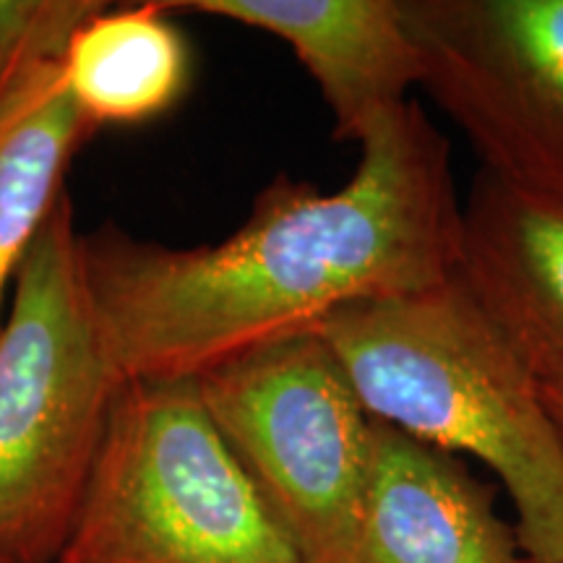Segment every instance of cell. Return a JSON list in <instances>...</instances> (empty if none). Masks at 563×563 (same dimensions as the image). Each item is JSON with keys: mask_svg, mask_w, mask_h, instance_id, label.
<instances>
[{"mask_svg": "<svg viewBox=\"0 0 563 563\" xmlns=\"http://www.w3.org/2000/svg\"><path fill=\"white\" fill-rule=\"evenodd\" d=\"M460 228L452 146L410 100L363 141L340 191L277 175L222 243L167 249L108 224L81 235V256L112 371L180 382L454 277Z\"/></svg>", "mask_w": 563, "mask_h": 563, "instance_id": "6da1fadb", "label": "cell"}, {"mask_svg": "<svg viewBox=\"0 0 563 563\" xmlns=\"http://www.w3.org/2000/svg\"><path fill=\"white\" fill-rule=\"evenodd\" d=\"M316 334L373 420L501 477L525 561L563 563V454L540 382L460 279L340 308Z\"/></svg>", "mask_w": 563, "mask_h": 563, "instance_id": "7a4b0ae2", "label": "cell"}, {"mask_svg": "<svg viewBox=\"0 0 563 563\" xmlns=\"http://www.w3.org/2000/svg\"><path fill=\"white\" fill-rule=\"evenodd\" d=\"M121 386L63 194L19 266L0 329V563L60 561Z\"/></svg>", "mask_w": 563, "mask_h": 563, "instance_id": "3957f363", "label": "cell"}, {"mask_svg": "<svg viewBox=\"0 0 563 563\" xmlns=\"http://www.w3.org/2000/svg\"><path fill=\"white\" fill-rule=\"evenodd\" d=\"M58 563H302L196 378L125 382Z\"/></svg>", "mask_w": 563, "mask_h": 563, "instance_id": "277c9868", "label": "cell"}, {"mask_svg": "<svg viewBox=\"0 0 563 563\" xmlns=\"http://www.w3.org/2000/svg\"><path fill=\"white\" fill-rule=\"evenodd\" d=\"M217 433L302 563L355 561L376 420L316 332L196 378Z\"/></svg>", "mask_w": 563, "mask_h": 563, "instance_id": "5b68a950", "label": "cell"}, {"mask_svg": "<svg viewBox=\"0 0 563 563\" xmlns=\"http://www.w3.org/2000/svg\"><path fill=\"white\" fill-rule=\"evenodd\" d=\"M274 34L292 47L334 118V139L363 144L410 102L428 70L405 0H159Z\"/></svg>", "mask_w": 563, "mask_h": 563, "instance_id": "8992f818", "label": "cell"}, {"mask_svg": "<svg viewBox=\"0 0 563 563\" xmlns=\"http://www.w3.org/2000/svg\"><path fill=\"white\" fill-rule=\"evenodd\" d=\"M454 277L538 382L563 378V199L477 173Z\"/></svg>", "mask_w": 563, "mask_h": 563, "instance_id": "52a82bcc", "label": "cell"}, {"mask_svg": "<svg viewBox=\"0 0 563 563\" xmlns=\"http://www.w3.org/2000/svg\"><path fill=\"white\" fill-rule=\"evenodd\" d=\"M490 485L454 454L376 420L352 563H522Z\"/></svg>", "mask_w": 563, "mask_h": 563, "instance_id": "ba28073f", "label": "cell"}, {"mask_svg": "<svg viewBox=\"0 0 563 563\" xmlns=\"http://www.w3.org/2000/svg\"><path fill=\"white\" fill-rule=\"evenodd\" d=\"M95 131L63 81L60 60L13 68L0 81V329L5 292L63 194V175Z\"/></svg>", "mask_w": 563, "mask_h": 563, "instance_id": "9c48e42d", "label": "cell"}, {"mask_svg": "<svg viewBox=\"0 0 563 563\" xmlns=\"http://www.w3.org/2000/svg\"><path fill=\"white\" fill-rule=\"evenodd\" d=\"M60 68L70 100L95 129L139 125L180 102L191 55L157 0L95 13L70 37Z\"/></svg>", "mask_w": 563, "mask_h": 563, "instance_id": "30bf717a", "label": "cell"}, {"mask_svg": "<svg viewBox=\"0 0 563 563\" xmlns=\"http://www.w3.org/2000/svg\"><path fill=\"white\" fill-rule=\"evenodd\" d=\"M422 37L501 74L563 131V0H405Z\"/></svg>", "mask_w": 563, "mask_h": 563, "instance_id": "8fae6325", "label": "cell"}, {"mask_svg": "<svg viewBox=\"0 0 563 563\" xmlns=\"http://www.w3.org/2000/svg\"><path fill=\"white\" fill-rule=\"evenodd\" d=\"M100 11L97 0H0V81L26 63L60 60L76 30Z\"/></svg>", "mask_w": 563, "mask_h": 563, "instance_id": "7c38bea8", "label": "cell"}, {"mask_svg": "<svg viewBox=\"0 0 563 563\" xmlns=\"http://www.w3.org/2000/svg\"><path fill=\"white\" fill-rule=\"evenodd\" d=\"M540 394H543V405L548 418H551L553 433L559 439L561 454H563V378H553V382H540Z\"/></svg>", "mask_w": 563, "mask_h": 563, "instance_id": "4fadbf2b", "label": "cell"}, {"mask_svg": "<svg viewBox=\"0 0 563 563\" xmlns=\"http://www.w3.org/2000/svg\"><path fill=\"white\" fill-rule=\"evenodd\" d=\"M522 563H530V561H522Z\"/></svg>", "mask_w": 563, "mask_h": 563, "instance_id": "5bb4252c", "label": "cell"}]
</instances>
